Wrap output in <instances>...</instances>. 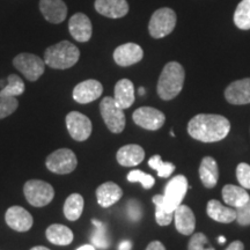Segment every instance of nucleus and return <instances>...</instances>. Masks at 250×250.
<instances>
[{
	"mask_svg": "<svg viewBox=\"0 0 250 250\" xmlns=\"http://www.w3.org/2000/svg\"><path fill=\"white\" fill-rule=\"evenodd\" d=\"M230 123L226 117L215 114H199L190 120L188 133L203 143H217L226 138Z\"/></svg>",
	"mask_w": 250,
	"mask_h": 250,
	"instance_id": "nucleus-1",
	"label": "nucleus"
},
{
	"mask_svg": "<svg viewBox=\"0 0 250 250\" xmlns=\"http://www.w3.org/2000/svg\"><path fill=\"white\" fill-rule=\"evenodd\" d=\"M186 72L180 62H169L165 65L158 81L156 92L160 99L169 101L176 98L183 88Z\"/></svg>",
	"mask_w": 250,
	"mask_h": 250,
	"instance_id": "nucleus-2",
	"label": "nucleus"
},
{
	"mask_svg": "<svg viewBox=\"0 0 250 250\" xmlns=\"http://www.w3.org/2000/svg\"><path fill=\"white\" fill-rule=\"evenodd\" d=\"M80 51L68 41H62L57 44L49 46L44 52V62L55 70H66L77 64Z\"/></svg>",
	"mask_w": 250,
	"mask_h": 250,
	"instance_id": "nucleus-3",
	"label": "nucleus"
},
{
	"mask_svg": "<svg viewBox=\"0 0 250 250\" xmlns=\"http://www.w3.org/2000/svg\"><path fill=\"white\" fill-rule=\"evenodd\" d=\"M177 22L176 13L169 7L156 9L148 23L149 35L153 39H164L175 29Z\"/></svg>",
	"mask_w": 250,
	"mask_h": 250,
	"instance_id": "nucleus-4",
	"label": "nucleus"
},
{
	"mask_svg": "<svg viewBox=\"0 0 250 250\" xmlns=\"http://www.w3.org/2000/svg\"><path fill=\"white\" fill-rule=\"evenodd\" d=\"M23 193L30 205L43 208L52 202L55 197V189L51 184L44 181L29 180L24 184Z\"/></svg>",
	"mask_w": 250,
	"mask_h": 250,
	"instance_id": "nucleus-5",
	"label": "nucleus"
},
{
	"mask_svg": "<svg viewBox=\"0 0 250 250\" xmlns=\"http://www.w3.org/2000/svg\"><path fill=\"white\" fill-rule=\"evenodd\" d=\"M100 111H101V116L110 132L121 133L124 130L125 123H126L125 115L123 109H121L116 104L114 98H110V96L103 98L100 103Z\"/></svg>",
	"mask_w": 250,
	"mask_h": 250,
	"instance_id": "nucleus-6",
	"label": "nucleus"
},
{
	"mask_svg": "<svg viewBox=\"0 0 250 250\" xmlns=\"http://www.w3.org/2000/svg\"><path fill=\"white\" fill-rule=\"evenodd\" d=\"M46 168L55 174H70L77 168L78 160L73 151L68 148H59L48 155L45 160Z\"/></svg>",
	"mask_w": 250,
	"mask_h": 250,
	"instance_id": "nucleus-7",
	"label": "nucleus"
},
{
	"mask_svg": "<svg viewBox=\"0 0 250 250\" xmlns=\"http://www.w3.org/2000/svg\"><path fill=\"white\" fill-rule=\"evenodd\" d=\"M188 180L183 175H176L165 188L164 205L168 212H174L181 205L188 191Z\"/></svg>",
	"mask_w": 250,
	"mask_h": 250,
	"instance_id": "nucleus-8",
	"label": "nucleus"
},
{
	"mask_svg": "<svg viewBox=\"0 0 250 250\" xmlns=\"http://www.w3.org/2000/svg\"><path fill=\"white\" fill-rule=\"evenodd\" d=\"M13 65L29 81L39 80L45 70L44 61L33 54L18 55L13 59Z\"/></svg>",
	"mask_w": 250,
	"mask_h": 250,
	"instance_id": "nucleus-9",
	"label": "nucleus"
},
{
	"mask_svg": "<svg viewBox=\"0 0 250 250\" xmlns=\"http://www.w3.org/2000/svg\"><path fill=\"white\" fill-rule=\"evenodd\" d=\"M66 127L70 136L77 142H85L92 134V122L79 111H71L66 116Z\"/></svg>",
	"mask_w": 250,
	"mask_h": 250,
	"instance_id": "nucleus-10",
	"label": "nucleus"
},
{
	"mask_svg": "<svg viewBox=\"0 0 250 250\" xmlns=\"http://www.w3.org/2000/svg\"><path fill=\"white\" fill-rule=\"evenodd\" d=\"M133 122L143 129L156 131L164 126L166 122L165 114L152 107H142L137 109L132 115Z\"/></svg>",
	"mask_w": 250,
	"mask_h": 250,
	"instance_id": "nucleus-11",
	"label": "nucleus"
},
{
	"mask_svg": "<svg viewBox=\"0 0 250 250\" xmlns=\"http://www.w3.org/2000/svg\"><path fill=\"white\" fill-rule=\"evenodd\" d=\"M102 83L98 80L89 79L78 83L74 87L72 95H73V99L76 102L81 103V104H87V103L98 100L102 95Z\"/></svg>",
	"mask_w": 250,
	"mask_h": 250,
	"instance_id": "nucleus-12",
	"label": "nucleus"
},
{
	"mask_svg": "<svg viewBox=\"0 0 250 250\" xmlns=\"http://www.w3.org/2000/svg\"><path fill=\"white\" fill-rule=\"evenodd\" d=\"M6 224L17 232H27L33 227L34 219L26 208L21 206H11L5 214Z\"/></svg>",
	"mask_w": 250,
	"mask_h": 250,
	"instance_id": "nucleus-13",
	"label": "nucleus"
},
{
	"mask_svg": "<svg viewBox=\"0 0 250 250\" xmlns=\"http://www.w3.org/2000/svg\"><path fill=\"white\" fill-rule=\"evenodd\" d=\"M225 99L230 104L241 105L250 103V78L236 80L225 89Z\"/></svg>",
	"mask_w": 250,
	"mask_h": 250,
	"instance_id": "nucleus-14",
	"label": "nucleus"
},
{
	"mask_svg": "<svg viewBox=\"0 0 250 250\" xmlns=\"http://www.w3.org/2000/svg\"><path fill=\"white\" fill-rule=\"evenodd\" d=\"M144 51L136 43H125L117 46L114 51V61L120 66H131L142 61Z\"/></svg>",
	"mask_w": 250,
	"mask_h": 250,
	"instance_id": "nucleus-15",
	"label": "nucleus"
},
{
	"mask_svg": "<svg viewBox=\"0 0 250 250\" xmlns=\"http://www.w3.org/2000/svg\"><path fill=\"white\" fill-rule=\"evenodd\" d=\"M68 30L71 36L78 42H88L93 34L92 22L86 14L76 13L70 19Z\"/></svg>",
	"mask_w": 250,
	"mask_h": 250,
	"instance_id": "nucleus-16",
	"label": "nucleus"
},
{
	"mask_svg": "<svg viewBox=\"0 0 250 250\" xmlns=\"http://www.w3.org/2000/svg\"><path fill=\"white\" fill-rule=\"evenodd\" d=\"M40 11L46 21L61 23L66 19L67 7L62 0H41Z\"/></svg>",
	"mask_w": 250,
	"mask_h": 250,
	"instance_id": "nucleus-17",
	"label": "nucleus"
},
{
	"mask_svg": "<svg viewBox=\"0 0 250 250\" xmlns=\"http://www.w3.org/2000/svg\"><path fill=\"white\" fill-rule=\"evenodd\" d=\"M94 7L98 13L110 19L123 18L129 12L126 0H95Z\"/></svg>",
	"mask_w": 250,
	"mask_h": 250,
	"instance_id": "nucleus-18",
	"label": "nucleus"
},
{
	"mask_svg": "<svg viewBox=\"0 0 250 250\" xmlns=\"http://www.w3.org/2000/svg\"><path fill=\"white\" fill-rule=\"evenodd\" d=\"M175 227L182 235H191L195 232L196 218L191 208L187 205L177 206L174 211Z\"/></svg>",
	"mask_w": 250,
	"mask_h": 250,
	"instance_id": "nucleus-19",
	"label": "nucleus"
},
{
	"mask_svg": "<svg viewBox=\"0 0 250 250\" xmlns=\"http://www.w3.org/2000/svg\"><path fill=\"white\" fill-rule=\"evenodd\" d=\"M117 162L124 167H134L142 164L145 159V151L142 146L136 144L125 145L117 151Z\"/></svg>",
	"mask_w": 250,
	"mask_h": 250,
	"instance_id": "nucleus-20",
	"label": "nucleus"
},
{
	"mask_svg": "<svg viewBox=\"0 0 250 250\" xmlns=\"http://www.w3.org/2000/svg\"><path fill=\"white\" fill-rule=\"evenodd\" d=\"M123 196V191L114 182H105L96 189V199L100 206L102 208H109L117 203Z\"/></svg>",
	"mask_w": 250,
	"mask_h": 250,
	"instance_id": "nucleus-21",
	"label": "nucleus"
},
{
	"mask_svg": "<svg viewBox=\"0 0 250 250\" xmlns=\"http://www.w3.org/2000/svg\"><path fill=\"white\" fill-rule=\"evenodd\" d=\"M206 212L208 215L218 223L230 224L234 220H236V210L234 208H228L224 206L219 201L212 199L208 203L206 206Z\"/></svg>",
	"mask_w": 250,
	"mask_h": 250,
	"instance_id": "nucleus-22",
	"label": "nucleus"
},
{
	"mask_svg": "<svg viewBox=\"0 0 250 250\" xmlns=\"http://www.w3.org/2000/svg\"><path fill=\"white\" fill-rule=\"evenodd\" d=\"M114 100L121 109H127L134 102V87L132 81L122 79L115 86Z\"/></svg>",
	"mask_w": 250,
	"mask_h": 250,
	"instance_id": "nucleus-23",
	"label": "nucleus"
},
{
	"mask_svg": "<svg viewBox=\"0 0 250 250\" xmlns=\"http://www.w3.org/2000/svg\"><path fill=\"white\" fill-rule=\"evenodd\" d=\"M199 177L205 188H214L219 180V168L217 161L211 156L203 158L199 166Z\"/></svg>",
	"mask_w": 250,
	"mask_h": 250,
	"instance_id": "nucleus-24",
	"label": "nucleus"
},
{
	"mask_svg": "<svg viewBox=\"0 0 250 250\" xmlns=\"http://www.w3.org/2000/svg\"><path fill=\"white\" fill-rule=\"evenodd\" d=\"M221 195H223L224 202L234 208L245 205L250 198L249 193L247 192L245 188L233 186V184L225 186L223 188V191H221Z\"/></svg>",
	"mask_w": 250,
	"mask_h": 250,
	"instance_id": "nucleus-25",
	"label": "nucleus"
},
{
	"mask_svg": "<svg viewBox=\"0 0 250 250\" xmlns=\"http://www.w3.org/2000/svg\"><path fill=\"white\" fill-rule=\"evenodd\" d=\"M49 242L56 246H68L74 239L73 232L70 228L61 224L50 225L45 232Z\"/></svg>",
	"mask_w": 250,
	"mask_h": 250,
	"instance_id": "nucleus-26",
	"label": "nucleus"
},
{
	"mask_svg": "<svg viewBox=\"0 0 250 250\" xmlns=\"http://www.w3.org/2000/svg\"><path fill=\"white\" fill-rule=\"evenodd\" d=\"M83 205H85V202H83V196L79 195V193H72L66 198L64 204V215L66 217L67 220L70 221H76L81 217L83 211Z\"/></svg>",
	"mask_w": 250,
	"mask_h": 250,
	"instance_id": "nucleus-27",
	"label": "nucleus"
},
{
	"mask_svg": "<svg viewBox=\"0 0 250 250\" xmlns=\"http://www.w3.org/2000/svg\"><path fill=\"white\" fill-rule=\"evenodd\" d=\"M234 23L241 30L250 29V0H241L234 12Z\"/></svg>",
	"mask_w": 250,
	"mask_h": 250,
	"instance_id": "nucleus-28",
	"label": "nucleus"
},
{
	"mask_svg": "<svg viewBox=\"0 0 250 250\" xmlns=\"http://www.w3.org/2000/svg\"><path fill=\"white\" fill-rule=\"evenodd\" d=\"M24 92V83L17 74L7 78V85L0 90V98H17Z\"/></svg>",
	"mask_w": 250,
	"mask_h": 250,
	"instance_id": "nucleus-29",
	"label": "nucleus"
},
{
	"mask_svg": "<svg viewBox=\"0 0 250 250\" xmlns=\"http://www.w3.org/2000/svg\"><path fill=\"white\" fill-rule=\"evenodd\" d=\"M155 205V220L160 226H168L174 219V212H168L164 205V196L156 195L153 197Z\"/></svg>",
	"mask_w": 250,
	"mask_h": 250,
	"instance_id": "nucleus-30",
	"label": "nucleus"
},
{
	"mask_svg": "<svg viewBox=\"0 0 250 250\" xmlns=\"http://www.w3.org/2000/svg\"><path fill=\"white\" fill-rule=\"evenodd\" d=\"M92 223L95 226V232L90 237L93 246L99 249H107L109 247V239L107 236V228H105L104 224L99 220H92Z\"/></svg>",
	"mask_w": 250,
	"mask_h": 250,
	"instance_id": "nucleus-31",
	"label": "nucleus"
},
{
	"mask_svg": "<svg viewBox=\"0 0 250 250\" xmlns=\"http://www.w3.org/2000/svg\"><path fill=\"white\" fill-rule=\"evenodd\" d=\"M148 166L152 168V169H154L156 173H158L159 177H162V179H167V177H169L175 170L174 164H171V162L162 161L160 155H153L148 160Z\"/></svg>",
	"mask_w": 250,
	"mask_h": 250,
	"instance_id": "nucleus-32",
	"label": "nucleus"
},
{
	"mask_svg": "<svg viewBox=\"0 0 250 250\" xmlns=\"http://www.w3.org/2000/svg\"><path fill=\"white\" fill-rule=\"evenodd\" d=\"M127 181L129 182H139L142 183L144 189H151L154 186L155 180L152 175L144 173L142 170H132L127 174Z\"/></svg>",
	"mask_w": 250,
	"mask_h": 250,
	"instance_id": "nucleus-33",
	"label": "nucleus"
},
{
	"mask_svg": "<svg viewBox=\"0 0 250 250\" xmlns=\"http://www.w3.org/2000/svg\"><path fill=\"white\" fill-rule=\"evenodd\" d=\"M188 250H215L210 246L208 237L203 233H195L190 239Z\"/></svg>",
	"mask_w": 250,
	"mask_h": 250,
	"instance_id": "nucleus-34",
	"label": "nucleus"
},
{
	"mask_svg": "<svg viewBox=\"0 0 250 250\" xmlns=\"http://www.w3.org/2000/svg\"><path fill=\"white\" fill-rule=\"evenodd\" d=\"M19 107L15 98H0V120L11 116Z\"/></svg>",
	"mask_w": 250,
	"mask_h": 250,
	"instance_id": "nucleus-35",
	"label": "nucleus"
},
{
	"mask_svg": "<svg viewBox=\"0 0 250 250\" xmlns=\"http://www.w3.org/2000/svg\"><path fill=\"white\" fill-rule=\"evenodd\" d=\"M236 177L240 186L245 189H250V166L241 162L236 168Z\"/></svg>",
	"mask_w": 250,
	"mask_h": 250,
	"instance_id": "nucleus-36",
	"label": "nucleus"
},
{
	"mask_svg": "<svg viewBox=\"0 0 250 250\" xmlns=\"http://www.w3.org/2000/svg\"><path fill=\"white\" fill-rule=\"evenodd\" d=\"M236 210V221L241 226H249L250 225V198L245 205L235 208Z\"/></svg>",
	"mask_w": 250,
	"mask_h": 250,
	"instance_id": "nucleus-37",
	"label": "nucleus"
},
{
	"mask_svg": "<svg viewBox=\"0 0 250 250\" xmlns=\"http://www.w3.org/2000/svg\"><path fill=\"white\" fill-rule=\"evenodd\" d=\"M127 215L132 221H139L143 217V208L139 202L136 199H131L127 203Z\"/></svg>",
	"mask_w": 250,
	"mask_h": 250,
	"instance_id": "nucleus-38",
	"label": "nucleus"
},
{
	"mask_svg": "<svg viewBox=\"0 0 250 250\" xmlns=\"http://www.w3.org/2000/svg\"><path fill=\"white\" fill-rule=\"evenodd\" d=\"M146 250H166L165 246L162 245L160 241H152L149 245L147 246Z\"/></svg>",
	"mask_w": 250,
	"mask_h": 250,
	"instance_id": "nucleus-39",
	"label": "nucleus"
},
{
	"mask_svg": "<svg viewBox=\"0 0 250 250\" xmlns=\"http://www.w3.org/2000/svg\"><path fill=\"white\" fill-rule=\"evenodd\" d=\"M245 249V245L241 241H234L230 243L225 250H243Z\"/></svg>",
	"mask_w": 250,
	"mask_h": 250,
	"instance_id": "nucleus-40",
	"label": "nucleus"
},
{
	"mask_svg": "<svg viewBox=\"0 0 250 250\" xmlns=\"http://www.w3.org/2000/svg\"><path fill=\"white\" fill-rule=\"evenodd\" d=\"M131 249H132V243L127 241V240L122 241L120 243V246H118V250H131Z\"/></svg>",
	"mask_w": 250,
	"mask_h": 250,
	"instance_id": "nucleus-41",
	"label": "nucleus"
},
{
	"mask_svg": "<svg viewBox=\"0 0 250 250\" xmlns=\"http://www.w3.org/2000/svg\"><path fill=\"white\" fill-rule=\"evenodd\" d=\"M77 250H95V247L93 245H85V246L79 247Z\"/></svg>",
	"mask_w": 250,
	"mask_h": 250,
	"instance_id": "nucleus-42",
	"label": "nucleus"
},
{
	"mask_svg": "<svg viewBox=\"0 0 250 250\" xmlns=\"http://www.w3.org/2000/svg\"><path fill=\"white\" fill-rule=\"evenodd\" d=\"M30 250H50V249L43 246H37V247H34V248H31Z\"/></svg>",
	"mask_w": 250,
	"mask_h": 250,
	"instance_id": "nucleus-43",
	"label": "nucleus"
},
{
	"mask_svg": "<svg viewBox=\"0 0 250 250\" xmlns=\"http://www.w3.org/2000/svg\"><path fill=\"white\" fill-rule=\"evenodd\" d=\"M218 241H219V243H224V242H226V239H225L224 236H220L218 239Z\"/></svg>",
	"mask_w": 250,
	"mask_h": 250,
	"instance_id": "nucleus-44",
	"label": "nucleus"
},
{
	"mask_svg": "<svg viewBox=\"0 0 250 250\" xmlns=\"http://www.w3.org/2000/svg\"><path fill=\"white\" fill-rule=\"evenodd\" d=\"M139 94L140 95H144V94H145V88H144V87H140L139 88Z\"/></svg>",
	"mask_w": 250,
	"mask_h": 250,
	"instance_id": "nucleus-45",
	"label": "nucleus"
},
{
	"mask_svg": "<svg viewBox=\"0 0 250 250\" xmlns=\"http://www.w3.org/2000/svg\"><path fill=\"white\" fill-rule=\"evenodd\" d=\"M170 136H171V137H174V136H175V134H174V131H173V130L170 131Z\"/></svg>",
	"mask_w": 250,
	"mask_h": 250,
	"instance_id": "nucleus-46",
	"label": "nucleus"
}]
</instances>
